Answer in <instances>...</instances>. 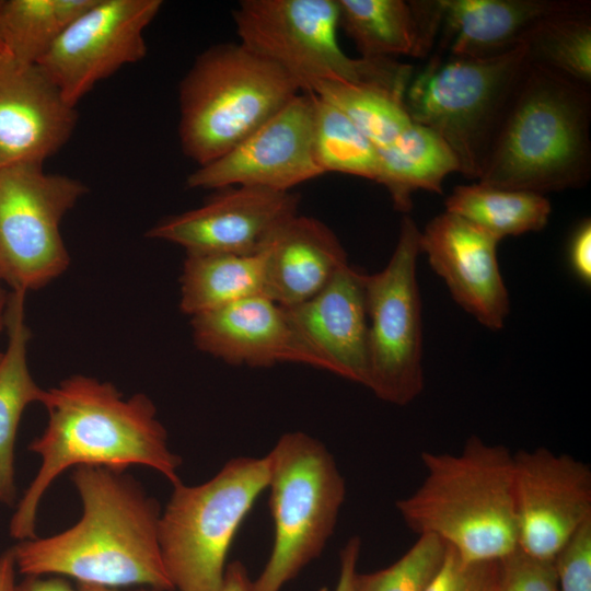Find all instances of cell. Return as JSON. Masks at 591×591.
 Here are the masks:
<instances>
[{"label":"cell","instance_id":"obj_1","mask_svg":"<svg viewBox=\"0 0 591 591\" xmlns=\"http://www.w3.org/2000/svg\"><path fill=\"white\" fill-rule=\"evenodd\" d=\"M48 421L28 450L42 464L10 521V534L33 538L39 503L53 482L66 470L97 466L125 471L148 466L171 484L181 483L182 459L171 451L167 433L153 402L137 393L125 398L112 383L72 375L46 390L40 403Z\"/></svg>","mask_w":591,"mask_h":591},{"label":"cell","instance_id":"obj_2","mask_svg":"<svg viewBox=\"0 0 591 591\" xmlns=\"http://www.w3.org/2000/svg\"><path fill=\"white\" fill-rule=\"evenodd\" d=\"M71 480L81 518L55 535L19 541L11 548L16 570L24 577L174 591L161 554L157 500L123 471L78 466Z\"/></svg>","mask_w":591,"mask_h":591},{"label":"cell","instance_id":"obj_3","mask_svg":"<svg viewBox=\"0 0 591 591\" xmlns=\"http://www.w3.org/2000/svg\"><path fill=\"white\" fill-rule=\"evenodd\" d=\"M590 86L530 61L506 107L477 183L540 195L588 183Z\"/></svg>","mask_w":591,"mask_h":591},{"label":"cell","instance_id":"obj_4","mask_svg":"<svg viewBox=\"0 0 591 591\" xmlns=\"http://www.w3.org/2000/svg\"><path fill=\"white\" fill-rule=\"evenodd\" d=\"M425 477L395 507L418 535L440 538L472 563L498 561L518 548L513 453L471 436L457 453H420Z\"/></svg>","mask_w":591,"mask_h":591},{"label":"cell","instance_id":"obj_5","mask_svg":"<svg viewBox=\"0 0 591 591\" xmlns=\"http://www.w3.org/2000/svg\"><path fill=\"white\" fill-rule=\"evenodd\" d=\"M300 93L290 74L241 43L206 49L179 84L184 154L199 166L215 161Z\"/></svg>","mask_w":591,"mask_h":591},{"label":"cell","instance_id":"obj_6","mask_svg":"<svg viewBox=\"0 0 591 591\" xmlns=\"http://www.w3.org/2000/svg\"><path fill=\"white\" fill-rule=\"evenodd\" d=\"M530 63L524 45L473 58L436 54L404 96L409 117L437 132L463 175L478 179L511 95Z\"/></svg>","mask_w":591,"mask_h":591},{"label":"cell","instance_id":"obj_7","mask_svg":"<svg viewBox=\"0 0 591 591\" xmlns=\"http://www.w3.org/2000/svg\"><path fill=\"white\" fill-rule=\"evenodd\" d=\"M233 21L240 43L279 66L310 93L323 81L375 85L405 95L410 65L351 58L337 39V0H243Z\"/></svg>","mask_w":591,"mask_h":591},{"label":"cell","instance_id":"obj_8","mask_svg":"<svg viewBox=\"0 0 591 591\" xmlns=\"http://www.w3.org/2000/svg\"><path fill=\"white\" fill-rule=\"evenodd\" d=\"M268 482L265 455L233 457L199 485H173L159 538L174 591L219 590L232 541Z\"/></svg>","mask_w":591,"mask_h":591},{"label":"cell","instance_id":"obj_9","mask_svg":"<svg viewBox=\"0 0 591 591\" xmlns=\"http://www.w3.org/2000/svg\"><path fill=\"white\" fill-rule=\"evenodd\" d=\"M266 457L275 534L253 587L281 591L322 554L336 526L346 484L327 448L302 431L282 434Z\"/></svg>","mask_w":591,"mask_h":591},{"label":"cell","instance_id":"obj_10","mask_svg":"<svg viewBox=\"0 0 591 591\" xmlns=\"http://www.w3.org/2000/svg\"><path fill=\"white\" fill-rule=\"evenodd\" d=\"M420 231L401 221L386 266L366 274L370 389L380 399L405 406L424 390L421 300L417 282Z\"/></svg>","mask_w":591,"mask_h":591},{"label":"cell","instance_id":"obj_11","mask_svg":"<svg viewBox=\"0 0 591 591\" xmlns=\"http://www.w3.org/2000/svg\"><path fill=\"white\" fill-rule=\"evenodd\" d=\"M86 192L42 164L0 170V276L12 291L37 290L68 268L60 223Z\"/></svg>","mask_w":591,"mask_h":591},{"label":"cell","instance_id":"obj_12","mask_svg":"<svg viewBox=\"0 0 591 591\" xmlns=\"http://www.w3.org/2000/svg\"><path fill=\"white\" fill-rule=\"evenodd\" d=\"M162 4L161 0H95L37 65L76 107L97 82L146 57L144 31Z\"/></svg>","mask_w":591,"mask_h":591},{"label":"cell","instance_id":"obj_13","mask_svg":"<svg viewBox=\"0 0 591 591\" xmlns=\"http://www.w3.org/2000/svg\"><path fill=\"white\" fill-rule=\"evenodd\" d=\"M518 548L553 560L568 538L591 519V470L547 448L513 453Z\"/></svg>","mask_w":591,"mask_h":591},{"label":"cell","instance_id":"obj_14","mask_svg":"<svg viewBox=\"0 0 591 591\" xmlns=\"http://www.w3.org/2000/svg\"><path fill=\"white\" fill-rule=\"evenodd\" d=\"M323 174L313 148L312 100L300 93L236 147L198 166L186 183L198 189L253 186L289 192Z\"/></svg>","mask_w":591,"mask_h":591},{"label":"cell","instance_id":"obj_15","mask_svg":"<svg viewBox=\"0 0 591 591\" xmlns=\"http://www.w3.org/2000/svg\"><path fill=\"white\" fill-rule=\"evenodd\" d=\"M218 190L200 207L159 222L147 236L181 245L186 254L252 255L298 215L299 196L290 192L253 186Z\"/></svg>","mask_w":591,"mask_h":591},{"label":"cell","instance_id":"obj_16","mask_svg":"<svg viewBox=\"0 0 591 591\" xmlns=\"http://www.w3.org/2000/svg\"><path fill=\"white\" fill-rule=\"evenodd\" d=\"M499 240L467 221L444 211L420 231V252L444 281L453 300L479 324L500 331L510 313L497 246Z\"/></svg>","mask_w":591,"mask_h":591},{"label":"cell","instance_id":"obj_17","mask_svg":"<svg viewBox=\"0 0 591 591\" xmlns=\"http://www.w3.org/2000/svg\"><path fill=\"white\" fill-rule=\"evenodd\" d=\"M76 107L36 63L0 59V170L44 164L71 137Z\"/></svg>","mask_w":591,"mask_h":591},{"label":"cell","instance_id":"obj_18","mask_svg":"<svg viewBox=\"0 0 591 591\" xmlns=\"http://www.w3.org/2000/svg\"><path fill=\"white\" fill-rule=\"evenodd\" d=\"M196 347L232 366L291 362L324 370V363L291 324L285 309L253 297L192 317Z\"/></svg>","mask_w":591,"mask_h":591},{"label":"cell","instance_id":"obj_19","mask_svg":"<svg viewBox=\"0 0 591 591\" xmlns=\"http://www.w3.org/2000/svg\"><path fill=\"white\" fill-rule=\"evenodd\" d=\"M366 274L343 266L310 300L283 308L291 324L324 363V370L368 386Z\"/></svg>","mask_w":591,"mask_h":591},{"label":"cell","instance_id":"obj_20","mask_svg":"<svg viewBox=\"0 0 591 591\" xmlns=\"http://www.w3.org/2000/svg\"><path fill=\"white\" fill-rule=\"evenodd\" d=\"M441 49L486 58L522 46L544 20L591 4L587 0H439Z\"/></svg>","mask_w":591,"mask_h":591},{"label":"cell","instance_id":"obj_21","mask_svg":"<svg viewBox=\"0 0 591 591\" xmlns=\"http://www.w3.org/2000/svg\"><path fill=\"white\" fill-rule=\"evenodd\" d=\"M264 248L265 294L283 308L316 296L348 264L335 233L318 219L299 213L286 221Z\"/></svg>","mask_w":591,"mask_h":591},{"label":"cell","instance_id":"obj_22","mask_svg":"<svg viewBox=\"0 0 591 591\" xmlns=\"http://www.w3.org/2000/svg\"><path fill=\"white\" fill-rule=\"evenodd\" d=\"M338 25L362 58L426 57L442 23L440 1L337 0Z\"/></svg>","mask_w":591,"mask_h":591},{"label":"cell","instance_id":"obj_23","mask_svg":"<svg viewBox=\"0 0 591 591\" xmlns=\"http://www.w3.org/2000/svg\"><path fill=\"white\" fill-rule=\"evenodd\" d=\"M25 292L8 296L4 326L8 346L0 358V502L12 505L16 498L14 447L24 409L42 403L46 390L31 375L27 344L31 332L25 322Z\"/></svg>","mask_w":591,"mask_h":591},{"label":"cell","instance_id":"obj_24","mask_svg":"<svg viewBox=\"0 0 591 591\" xmlns=\"http://www.w3.org/2000/svg\"><path fill=\"white\" fill-rule=\"evenodd\" d=\"M379 184L401 212L413 207L412 195L418 189L442 193L443 179L460 172L459 162L447 142L432 129L415 123L387 147L378 149Z\"/></svg>","mask_w":591,"mask_h":591},{"label":"cell","instance_id":"obj_25","mask_svg":"<svg viewBox=\"0 0 591 591\" xmlns=\"http://www.w3.org/2000/svg\"><path fill=\"white\" fill-rule=\"evenodd\" d=\"M266 252L252 255L186 254L179 308L190 317L239 301L266 297Z\"/></svg>","mask_w":591,"mask_h":591},{"label":"cell","instance_id":"obj_26","mask_svg":"<svg viewBox=\"0 0 591 591\" xmlns=\"http://www.w3.org/2000/svg\"><path fill=\"white\" fill-rule=\"evenodd\" d=\"M445 211L457 215L499 241L544 229L552 206L544 195L495 188L478 183L455 186Z\"/></svg>","mask_w":591,"mask_h":591},{"label":"cell","instance_id":"obj_27","mask_svg":"<svg viewBox=\"0 0 591 591\" xmlns=\"http://www.w3.org/2000/svg\"><path fill=\"white\" fill-rule=\"evenodd\" d=\"M95 0L0 1V34L9 56L38 63L65 30Z\"/></svg>","mask_w":591,"mask_h":591},{"label":"cell","instance_id":"obj_28","mask_svg":"<svg viewBox=\"0 0 591 591\" xmlns=\"http://www.w3.org/2000/svg\"><path fill=\"white\" fill-rule=\"evenodd\" d=\"M310 93L338 108L376 149L390 146L413 121L404 94L344 81L316 83Z\"/></svg>","mask_w":591,"mask_h":591},{"label":"cell","instance_id":"obj_29","mask_svg":"<svg viewBox=\"0 0 591 591\" xmlns=\"http://www.w3.org/2000/svg\"><path fill=\"white\" fill-rule=\"evenodd\" d=\"M313 105V148L324 173L337 172L378 182V149L338 108L309 93Z\"/></svg>","mask_w":591,"mask_h":591},{"label":"cell","instance_id":"obj_30","mask_svg":"<svg viewBox=\"0 0 591 591\" xmlns=\"http://www.w3.org/2000/svg\"><path fill=\"white\" fill-rule=\"evenodd\" d=\"M523 45L531 62L591 85V4L544 20Z\"/></svg>","mask_w":591,"mask_h":591},{"label":"cell","instance_id":"obj_31","mask_svg":"<svg viewBox=\"0 0 591 591\" xmlns=\"http://www.w3.org/2000/svg\"><path fill=\"white\" fill-rule=\"evenodd\" d=\"M447 545L429 534L392 565L369 573H357L355 591H425L445 556Z\"/></svg>","mask_w":591,"mask_h":591},{"label":"cell","instance_id":"obj_32","mask_svg":"<svg viewBox=\"0 0 591 591\" xmlns=\"http://www.w3.org/2000/svg\"><path fill=\"white\" fill-rule=\"evenodd\" d=\"M495 591H559L553 560L514 549L497 561Z\"/></svg>","mask_w":591,"mask_h":591},{"label":"cell","instance_id":"obj_33","mask_svg":"<svg viewBox=\"0 0 591 591\" xmlns=\"http://www.w3.org/2000/svg\"><path fill=\"white\" fill-rule=\"evenodd\" d=\"M497 561L464 560L447 545L445 556L425 591H494Z\"/></svg>","mask_w":591,"mask_h":591},{"label":"cell","instance_id":"obj_34","mask_svg":"<svg viewBox=\"0 0 591 591\" xmlns=\"http://www.w3.org/2000/svg\"><path fill=\"white\" fill-rule=\"evenodd\" d=\"M553 564L559 591H591V519L561 546Z\"/></svg>","mask_w":591,"mask_h":591},{"label":"cell","instance_id":"obj_35","mask_svg":"<svg viewBox=\"0 0 591 591\" xmlns=\"http://www.w3.org/2000/svg\"><path fill=\"white\" fill-rule=\"evenodd\" d=\"M568 260L581 283L591 285V221L583 219L573 230L568 245Z\"/></svg>","mask_w":591,"mask_h":591},{"label":"cell","instance_id":"obj_36","mask_svg":"<svg viewBox=\"0 0 591 591\" xmlns=\"http://www.w3.org/2000/svg\"><path fill=\"white\" fill-rule=\"evenodd\" d=\"M361 551L359 536H351L339 553V573L334 591H355L357 567Z\"/></svg>","mask_w":591,"mask_h":591},{"label":"cell","instance_id":"obj_37","mask_svg":"<svg viewBox=\"0 0 591 591\" xmlns=\"http://www.w3.org/2000/svg\"><path fill=\"white\" fill-rule=\"evenodd\" d=\"M218 591H254L253 580L250 578L245 565L240 560L227 565L221 587Z\"/></svg>","mask_w":591,"mask_h":591},{"label":"cell","instance_id":"obj_38","mask_svg":"<svg viewBox=\"0 0 591 591\" xmlns=\"http://www.w3.org/2000/svg\"><path fill=\"white\" fill-rule=\"evenodd\" d=\"M15 591H77L70 582L62 577L57 576H30L25 577L20 583H16Z\"/></svg>","mask_w":591,"mask_h":591},{"label":"cell","instance_id":"obj_39","mask_svg":"<svg viewBox=\"0 0 591 591\" xmlns=\"http://www.w3.org/2000/svg\"><path fill=\"white\" fill-rule=\"evenodd\" d=\"M16 571L12 549H7L0 555V591L16 590Z\"/></svg>","mask_w":591,"mask_h":591},{"label":"cell","instance_id":"obj_40","mask_svg":"<svg viewBox=\"0 0 591 591\" xmlns=\"http://www.w3.org/2000/svg\"><path fill=\"white\" fill-rule=\"evenodd\" d=\"M77 591H160L152 588H144L139 587L135 590H125L123 588H107V587H101V586H93V584H83L78 583Z\"/></svg>","mask_w":591,"mask_h":591},{"label":"cell","instance_id":"obj_41","mask_svg":"<svg viewBox=\"0 0 591 591\" xmlns=\"http://www.w3.org/2000/svg\"><path fill=\"white\" fill-rule=\"evenodd\" d=\"M8 297L5 296L2 288L0 289V329L4 326V312L7 306ZM2 352H0V358Z\"/></svg>","mask_w":591,"mask_h":591},{"label":"cell","instance_id":"obj_42","mask_svg":"<svg viewBox=\"0 0 591 591\" xmlns=\"http://www.w3.org/2000/svg\"><path fill=\"white\" fill-rule=\"evenodd\" d=\"M4 57H10L9 53L4 46V43L2 40L1 34H0V59Z\"/></svg>","mask_w":591,"mask_h":591},{"label":"cell","instance_id":"obj_43","mask_svg":"<svg viewBox=\"0 0 591 591\" xmlns=\"http://www.w3.org/2000/svg\"><path fill=\"white\" fill-rule=\"evenodd\" d=\"M1 281H2V279H1V276H0V289H1Z\"/></svg>","mask_w":591,"mask_h":591},{"label":"cell","instance_id":"obj_44","mask_svg":"<svg viewBox=\"0 0 591 591\" xmlns=\"http://www.w3.org/2000/svg\"><path fill=\"white\" fill-rule=\"evenodd\" d=\"M495 591V590H494Z\"/></svg>","mask_w":591,"mask_h":591}]
</instances>
